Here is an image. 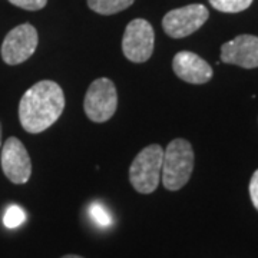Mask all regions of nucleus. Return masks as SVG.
Wrapping results in <instances>:
<instances>
[{
	"label": "nucleus",
	"mask_w": 258,
	"mask_h": 258,
	"mask_svg": "<svg viewBox=\"0 0 258 258\" xmlns=\"http://www.w3.org/2000/svg\"><path fill=\"white\" fill-rule=\"evenodd\" d=\"M64 109L62 88L53 81H40L30 86L19 102V120L29 134H40L60 118Z\"/></svg>",
	"instance_id": "nucleus-1"
},
{
	"label": "nucleus",
	"mask_w": 258,
	"mask_h": 258,
	"mask_svg": "<svg viewBox=\"0 0 258 258\" xmlns=\"http://www.w3.org/2000/svg\"><path fill=\"white\" fill-rule=\"evenodd\" d=\"M194 149L186 139L171 141L164 152L161 179L168 191H179L189 181L194 169Z\"/></svg>",
	"instance_id": "nucleus-2"
},
{
	"label": "nucleus",
	"mask_w": 258,
	"mask_h": 258,
	"mask_svg": "<svg viewBox=\"0 0 258 258\" xmlns=\"http://www.w3.org/2000/svg\"><path fill=\"white\" fill-rule=\"evenodd\" d=\"M164 149L158 144L144 148L129 166V181L139 194L157 191L162 172Z\"/></svg>",
	"instance_id": "nucleus-3"
},
{
	"label": "nucleus",
	"mask_w": 258,
	"mask_h": 258,
	"mask_svg": "<svg viewBox=\"0 0 258 258\" xmlns=\"http://www.w3.org/2000/svg\"><path fill=\"white\" fill-rule=\"evenodd\" d=\"M118 108V92L115 83L108 78L93 81L85 95L83 109L89 119L103 123L115 115Z\"/></svg>",
	"instance_id": "nucleus-4"
},
{
	"label": "nucleus",
	"mask_w": 258,
	"mask_h": 258,
	"mask_svg": "<svg viewBox=\"0 0 258 258\" xmlns=\"http://www.w3.org/2000/svg\"><path fill=\"white\" fill-rule=\"evenodd\" d=\"M155 46V32L145 19L129 22L122 37V52L132 63H144L152 56Z\"/></svg>",
	"instance_id": "nucleus-5"
},
{
	"label": "nucleus",
	"mask_w": 258,
	"mask_h": 258,
	"mask_svg": "<svg viewBox=\"0 0 258 258\" xmlns=\"http://www.w3.org/2000/svg\"><path fill=\"white\" fill-rule=\"evenodd\" d=\"M37 43H39V35L35 26L30 23H23L13 28L6 35L0 55L5 63L15 66L26 62L30 56L35 53Z\"/></svg>",
	"instance_id": "nucleus-6"
},
{
	"label": "nucleus",
	"mask_w": 258,
	"mask_h": 258,
	"mask_svg": "<svg viewBox=\"0 0 258 258\" xmlns=\"http://www.w3.org/2000/svg\"><path fill=\"white\" fill-rule=\"evenodd\" d=\"M208 18H210V12L204 5L200 3L186 5L168 12L162 19V28L169 37L182 39L201 29Z\"/></svg>",
	"instance_id": "nucleus-7"
},
{
	"label": "nucleus",
	"mask_w": 258,
	"mask_h": 258,
	"mask_svg": "<svg viewBox=\"0 0 258 258\" xmlns=\"http://www.w3.org/2000/svg\"><path fill=\"white\" fill-rule=\"evenodd\" d=\"M0 164L6 178L16 185L26 184L32 175V161L28 149L16 137H10L2 145Z\"/></svg>",
	"instance_id": "nucleus-8"
},
{
	"label": "nucleus",
	"mask_w": 258,
	"mask_h": 258,
	"mask_svg": "<svg viewBox=\"0 0 258 258\" xmlns=\"http://www.w3.org/2000/svg\"><path fill=\"white\" fill-rule=\"evenodd\" d=\"M221 60L224 63L237 64L244 69L258 68V37L240 35L221 46Z\"/></svg>",
	"instance_id": "nucleus-9"
},
{
	"label": "nucleus",
	"mask_w": 258,
	"mask_h": 258,
	"mask_svg": "<svg viewBox=\"0 0 258 258\" xmlns=\"http://www.w3.org/2000/svg\"><path fill=\"white\" fill-rule=\"evenodd\" d=\"M174 74L186 83L203 85L212 79V68L207 60L189 50L178 52L172 59Z\"/></svg>",
	"instance_id": "nucleus-10"
},
{
	"label": "nucleus",
	"mask_w": 258,
	"mask_h": 258,
	"mask_svg": "<svg viewBox=\"0 0 258 258\" xmlns=\"http://www.w3.org/2000/svg\"><path fill=\"white\" fill-rule=\"evenodd\" d=\"M135 0H88V6L98 15L111 16L131 8Z\"/></svg>",
	"instance_id": "nucleus-11"
},
{
	"label": "nucleus",
	"mask_w": 258,
	"mask_h": 258,
	"mask_svg": "<svg viewBox=\"0 0 258 258\" xmlns=\"http://www.w3.org/2000/svg\"><path fill=\"white\" fill-rule=\"evenodd\" d=\"M214 9L222 13H240L251 6L252 0H208Z\"/></svg>",
	"instance_id": "nucleus-12"
},
{
	"label": "nucleus",
	"mask_w": 258,
	"mask_h": 258,
	"mask_svg": "<svg viewBox=\"0 0 258 258\" xmlns=\"http://www.w3.org/2000/svg\"><path fill=\"white\" fill-rule=\"evenodd\" d=\"M25 221H26V212L22 207L15 205V204L8 207V210L3 215V224L8 228H18L19 225H22Z\"/></svg>",
	"instance_id": "nucleus-13"
},
{
	"label": "nucleus",
	"mask_w": 258,
	"mask_h": 258,
	"mask_svg": "<svg viewBox=\"0 0 258 258\" xmlns=\"http://www.w3.org/2000/svg\"><path fill=\"white\" fill-rule=\"evenodd\" d=\"M89 215H91L92 221L99 227H109L112 224L111 214L99 203H93L89 207Z\"/></svg>",
	"instance_id": "nucleus-14"
},
{
	"label": "nucleus",
	"mask_w": 258,
	"mask_h": 258,
	"mask_svg": "<svg viewBox=\"0 0 258 258\" xmlns=\"http://www.w3.org/2000/svg\"><path fill=\"white\" fill-rule=\"evenodd\" d=\"M9 3H12L16 8H20V9L36 12V10L43 9L46 6L47 0H9Z\"/></svg>",
	"instance_id": "nucleus-15"
},
{
	"label": "nucleus",
	"mask_w": 258,
	"mask_h": 258,
	"mask_svg": "<svg viewBox=\"0 0 258 258\" xmlns=\"http://www.w3.org/2000/svg\"><path fill=\"white\" fill-rule=\"evenodd\" d=\"M249 197L254 208L258 211V169L252 174L251 181H249Z\"/></svg>",
	"instance_id": "nucleus-16"
},
{
	"label": "nucleus",
	"mask_w": 258,
	"mask_h": 258,
	"mask_svg": "<svg viewBox=\"0 0 258 258\" xmlns=\"http://www.w3.org/2000/svg\"><path fill=\"white\" fill-rule=\"evenodd\" d=\"M60 258H85V257H81V255H76V254H66L63 257Z\"/></svg>",
	"instance_id": "nucleus-17"
},
{
	"label": "nucleus",
	"mask_w": 258,
	"mask_h": 258,
	"mask_svg": "<svg viewBox=\"0 0 258 258\" xmlns=\"http://www.w3.org/2000/svg\"><path fill=\"white\" fill-rule=\"evenodd\" d=\"M2 145L3 144H2V123H0V149H2Z\"/></svg>",
	"instance_id": "nucleus-18"
}]
</instances>
